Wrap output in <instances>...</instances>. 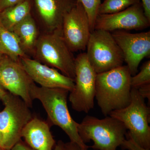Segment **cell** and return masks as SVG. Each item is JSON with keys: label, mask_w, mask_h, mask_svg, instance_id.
I'll return each instance as SVG.
<instances>
[{"label": "cell", "mask_w": 150, "mask_h": 150, "mask_svg": "<svg viewBox=\"0 0 150 150\" xmlns=\"http://www.w3.org/2000/svg\"><path fill=\"white\" fill-rule=\"evenodd\" d=\"M131 76L126 65L97 74L95 98L103 115L130 104Z\"/></svg>", "instance_id": "1"}, {"label": "cell", "mask_w": 150, "mask_h": 150, "mask_svg": "<svg viewBox=\"0 0 150 150\" xmlns=\"http://www.w3.org/2000/svg\"><path fill=\"white\" fill-rule=\"evenodd\" d=\"M69 91L62 88H48L38 86L34 83L30 88L33 100L41 102L52 125L60 127L67 134L71 142L77 145L82 150H88L87 146L81 139L77 124L71 116L67 105Z\"/></svg>", "instance_id": "2"}, {"label": "cell", "mask_w": 150, "mask_h": 150, "mask_svg": "<svg viewBox=\"0 0 150 150\" xmlns=\"http://www.w3.org/2000/svg\"><path fill=\"white\" fill-rule=\"evenodd\" d=\"M77 129L84 143L93 142L90 147L95 150H117L127 131L123 123L110 115L101 119L87 115L78 123Z\"/></svg>", "instance_id": "3"}, {"label": "cell", "mask_w": 150, "mask_h": 150, "mask_svg": "<svg viewBox=\"0 0 150 150\" xmlns=\"http://www.w3.org/2000/svg\"><path fill=\"white\" fill-rule=\"evenodd\" d=\"M63 36L62 31L40 33L33 59L54 68L74 80L75 60Z\"/></svg>", "instance_id": "4"}, {"label": "cell", "mask_w": 150, "mask_h": 150, "mask_svg": "<svg viewBox=\"0 0 150 150\" xmlns=\"http://www.w3.org/2000/svg\"><path fill=\"white\" fill-rule=\"evenodd\" d=\"M131 101L124 108L113 110L109 115L118 119L129 130L128 137L142 147L150 149V109L138 89L131 88Z\"/></svg>", "instance_id": "5"}, {"label": "cell", "mask_w": 150, "mask_h": 150, "mask_svg": "<svg viewBox=\"0 0 150 150\" xmlns=\"http://www.w3.org/2000/svg\"><path fill=\"white\" fill-rule=\"evenodd\" d=\"M4 108L0 111L2 149L11 150L21 138L25 125L33 118L29 106L19 97L6 92L1 98Z\"/></svg>", "instance_id": "6"}, {"label": "cell", "mask_w": 150, "mask_h": 150, "mask_svg": "<svg viewBox=\"0 0 150 150\" xmlns=\"http://www.w3.org/2000/svg\"><path fill=\"white\" fill-rule=\"evenodd\" d=\"M87 58L97 74L123 66V54L111 32L94 30L86 46Z\"/></svg>", "instance_id": "7"}, {"label": "cell", "mask_w": 150, "mask_h": 150, "mask_svg": "<svg viewBox=\"0 0 150 150\" xmlns=\"http://www.w3.org/2000/svg\"><path fill=\"white\" fill-rule=\"evenodd\" d=\"M74 86L70 92L69 100L73 109L87 113L94 107L97 74L92 67L86 53L75 60Z\"/></svg>", "instance_id": "8"}, {"label": "cell", "mask_w": 150, "mask_h": 150, "mask_svg": "<svg viewBox=\"0 0 150 150\" xmlns=\"http://www.w3.org/2000/svg\"><path fill=\"white\" fill-rule=\"evenodd\" d=\"M30 14L40 33L62 31L65 15L75 6L77 0H29Z\"/></svg>", "instance_id": "9"}, {"label": "cell", "mask_w": 150, "mask_h": 150, "mask_svg": "<svg viewBox=\"0 0 150 150\" xmlns=\"http://www.w3.org/2000/svg\"><path fill=\"white\" fill-rule=\"evenodd\" d=\"M34 83L21 62L3 55L0 61V86L10 93L19 97L29 108L32 107L30 90Z\"/></svg>", "instance_id": "10"}, {"label": "cell", "mask_w": 150, "mask_h": 150, "mask_svg": "<svg viewBox=\"0 0 150 150\" xmlns=\"http://www.w3.org/2000/svg\"><path fill=\"white\" fill-rule=\"evenodd\" d=\"M88 17L83 6L77 1L63 19L62 36L72 52L84 51L91 34Z\"/></svg>", "instance_id": "11"}, {"label": "cell", "mask_w": 150, "mask_h": 150, "mask_svg": "<svg viewBox=\"0 0 150 150\" xmlns=\"http://www.w3.org/2000/svg\"><path fill=\"white\" fill-rule=\"evenodd\" d=\"M111 34L123 53L131 76L136 74L142 60L150 55V30L138 33L116 30Z\"/></svg>", "instance_id": "12"}, {"label": "cell", "mask_w": 150, "mask_h": 150, "mask_svg": "<svg viewBox=\"0 0 150 150\" xmlns=\"http://www.w3.org/2000/svg\"><path fill=\"white\" fill-rule=\"evenodd\" d=\"M150 25V21L145 16L140 2L119 12L98 15L94 30H101L111 33L116 30H142Z\"/></svg>", "instance_id": "13"}, {"label": "cell", "mask_w": 150, "mask_h": 150, "mask_svg": "<svg viewBox=\"0 0 150 150\" xmlns=\"http://www.w3.org/2000/svg\"><path fill=\"white\" fill-rule=\"evenodd\" d=\"M22 66L34 83L42 87L62 88L71 92L74 86V80L67 77L58 70L26 57L21 58Z\"/></svg>", "instance_id": "14"}, {"label": "cell", "mask_w": 150, "mask_h": 150, "mask_svg": "<svg viewBox=\"0 0 150 150\" xmlns=\"http://www.w3.org/2000/svg\"><path fill=\"white\" fill-rule=\"evenodd\" d=\"M21 137L35 150H52L55 144L49 124L37 117H33L25 125Z\"/></svg>", "instance_id": "15"}, {"label": "cell", "mask_w": 150, "mask_h": 150, "mask_svg": "<svg viewBox=\"0 0 150 150\" xmlns=\"http://www.w3.org/2000/svg\"><path fill=\"white\" fill-rule=\"evenodd\" d=\"M12 32L16 36L25 54L30 58L32 57L40 33L31 14L15 26Z\"/></svg>", "instance_id": "16"}, {"label": "cell", "mask_w": 150, "mask_h": 150, "mask_svg": "<svg viewBox=\"0 0 150 150\" xmlns=\"http://www.w3.org/2000/svg\"><path fill=\"white\" fill-rule=\"evenodd\" d=\"M30 14L29 0H23L0 13V22L8 30H13Z\"/></svg>", "instance_id": "17"}, {"label": "cell", "mask_w": 150, "mask_h": 150, "mask_svg": "<svg viewBox=\"0 0 150 150\" xmlns=\"http://www.w3.org/2000/svg\"><path fill=\"white\" fill-rule=\"evenodd\" d=\"M0 52L17 62H20L21 58L28 57L23 51L13 33L5 28L1 22Z\"/></svg>", "instance_id": "18"}, {"label": "cell", "mask_w": 150, "mask_h": 150, "mask_svg": "<svg viewBox=\"0 0 150 150\" xmlns=\"http://www.w3.org/2000/svg\"><path fill=\"white\" fill-rule=\"evenodd\" d=\"M140 2V0H105L100 6L98 14L102 15L116 13Z\"/></svg>", "instance_id": "19"}, {"label": "cell", "mask_w": 150, "mask_h": 150, "mask_svg": "<svg viewBox=\"0 0 150 150\" xmlns=\"http://www.w3.org/2000/svg\"><path fill=\"white\" fill-rule=\"evenodd\" d=\"M150 84V61L143 64L141 71L138 74L131 76V88L138 89L142 86Z\"/></svg>", "instance_id": "20"}, {"label": "cell", "mask_w": 150, "mask_h": 150, "mask_svg": "<svg viewBox=\"0 0 150 150\" xmlns=\"http://www.w3.org/2000/svg\"><path fill=\"white\" fill-rule=\"evenodd\" d=\"M83 6L85 10L90 26L91 32L94 30L95 23L98 15V8L100 4L101 0H77Z\"/></svg>", "instance_id": "21"}, {"label": "cell", "mask_w": 150, "mask_h": 150, "mask_svg": "<svg viewBox=\"0 0 150 150\" xmlns=\"http://www.w3.org/2000/svg\"><path fill=\"white\" fill-rule=\"evenodd\" d=\"M121 149L123 150H150V149H145L141 147L137 144L131 138H128L127 139H125L121 144Z\"/></svg>", "instance_id": "22"}, {"label": "cell", "mask_w": 150, "mask_h": 150, "mask_svg": "<svg viewBox=\"0 0 150 150\" xmlns=\"http://www.w3.org/2000/svg\"><path fill=\"white\" fill-rule=\"evenodd\" d=\"M140 95L144 98H147L150 102V84L142 86L137 89Z\"/></svg>", "instance_id": "23"}, {"label": "cell", "mask_w": 150, "mask_h": 150, "mask_svg": "<svg viewBox=\"0 0 150 150\" xmlns=\"http://www.w3.org/2000/svg\"><path fill=\"white\" fill-rule=\"evenodd\" d=\"M23 0H0V13L9 7L16 4Z\"/></svg>", "instance_id": "24"}, {"label": "cell", "mask_w": 150, "mask_h": 150, "mask_svg": "<svg viewBox=\"0 0 150 150\" xmlns=\"http://www.w3.org/2000/svg\"><path fill=\"white\" fill-rule=\"evenodd\" d=\"M142 5L145 16L150 21V0H142Z\"/></svg>", "instance_id": "25"}, {"label": "cell", "mask_w": 150, "mask_h": 150, "mask_svg": "<svg viewBox=\"0 0 150 150\" xmlns=\"http://www.w3.org/2000/svg\"><path fill=\"white\" fill-rule=\"evenodd\" d=\"M11 150H35L30 147L29 146L25 144L24 143L19 141L11 149Z\"/></svg>", "instance_id": "26"}, {"label": "cell", "mask_w": 150, "mask_h": 150, "mask_svg": "<svg viewBox=\"0 0 150 150\" xmlns=\"http://www.w3.org/2000/svg\"><path fill=\"white\" fill-rule=\"evenodd\" d=\"M64 147L65 150H82L77 145L71 142L66 144L64 143Z\"/></svg>", "instance_id": "27"}, {"label": "cell", "mask_w": 150, "mask_h": 150, "mask_svg": "<svg viewBox=\"0 0 150 150\" xmlns=\"http://www.w3.org/2000/svg\"><path fill=\"white\" fill-rule=\"evenodd\" d=\"M54 150H65L64 143H63L62 141H59L58 144L55 146Z\"/></svg>", "instance_id": "28"}, {"label": "cell", "mask_w": 150, "mask_h": 150, "mask_svg": "<svg viewBox=\"0 0 150 150\" xmlns=\"http://www.w3.org/2000/svg\"><path fill=\"white\" fill-rule=\"evenodd\" d=\"M6 92V91L4 90V89L3 88L0 86V99H1L2 97L4 95Z\"/></svg>", "instance_id": "29"}, {"label": "cell", "mask_w": 150, "mask_h": 150, "mask_svg": "<svg viewBox=\"0 0 150 150\" xmlns=\"http://www.w3.org/2000/svg\"><path fill=\"white\" fill-rule=\"evenodd\" d=\"M2 144V136L1 132H0V148H1V149Z\"/></svg>", "instance_id": "30"}, {"label": "cell", "mask_w": 150, "mask_h": 150, "mask_svg": "<svg viewBox=\"0 0 150 150\" xmlns=\"http://www.w3.org/2000/svg\"><path fill=\"white\" fill-rule=\"evenodd\" d=\"M3 56V55L1 54V52H0V61H1V59L2 58Z\"/></svg>", "instance_id": "31"}, {"label": "cell", "mask_w": 150, "mask_h": 150, "mask_svg": "<svg viewBox=\"0 0 150 150\" xmlns=\"http://www.w3.org/2000/svg\"><path fill=\"white\" fill-rule=\"evenodd\" d=\"M2 150V149H1V148H0V150Z\"/></svg>", "instance_id": "32"}, {"label": "cell", "mask_w": 150, "mask_h": 150, "mask_svg": "<svg viewBox=\"0 0 150 150\" xmlns=\"http://www.w3.org/2000/svg\"><path fill=\"white\" fill-rule=\"evenodd\" d=\"M2 150H6L3 149H2Z\"/></svg>", "instance_id": "33"}]
</instances>
